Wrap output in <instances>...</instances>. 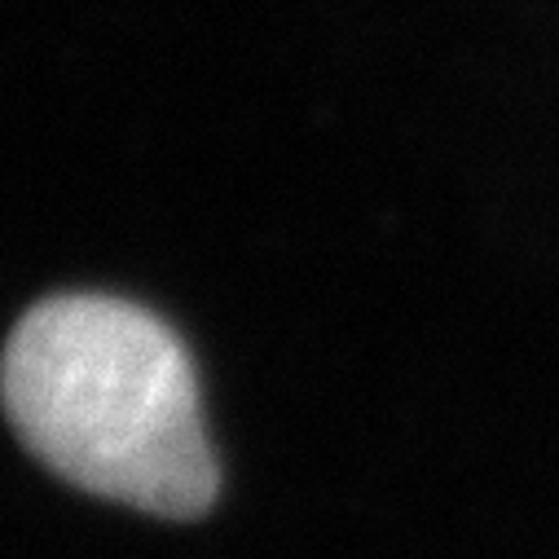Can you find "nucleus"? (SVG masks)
<instances>
[{
    "label": "nucleus",
    "instance_id": "nucleus-1",
    "mask_svg": "<svg viewBox=\"0 0 559 559\" xmlns=\"http://www.w3.org/2000/svg\"><path fill=\"white\" fill-rule=\"evenodd\" d=\"M0 401L23 445L75 489L168 520L216 498L190 353L128 300L36 305L5 344Z\"/></svg>",
    "mask_w": 559,
    "mask_h": 559
}]
</instances>
